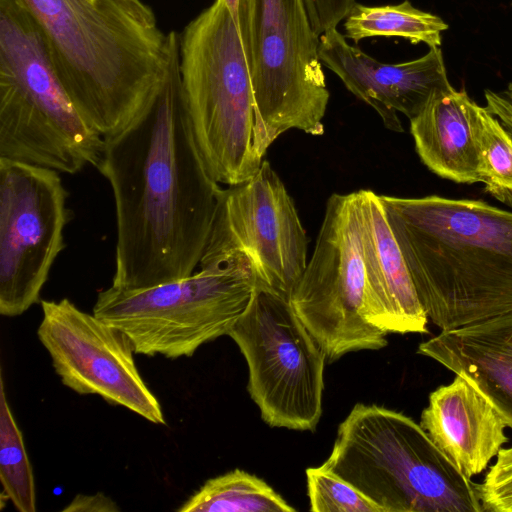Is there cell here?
<instances>
[{
  "mask_svg": "<svg viewBox=\"0 0 512 512\" xmlns=\"http://www.w3.org/2000/svg\"><path fill=\"white\" fill-rule=\"evenodd\" d=\"M97 169L115 202L111 286L144 289L193 274L209 241L222 188L191 126L178 34L163 87L127 126L104 137Z\"/></svg>",
  "mask_w": 512,
  "mask_h": 512,
  "instance_id": "1",
  "label": "cell"
},
{
  "mask_svg": "<svg viewBox=\"0 0 512 512\" xmlns=\"http://www.w3.org/2000/svg\"><path fill=\"white\" fill-rule=\"evenodd\" d=\"M78 112L101 136L127 126L158 95L176 32L141 0H22Z\"/></svg>",
  "mask_w": 512,
  "mask_h": 512,
  "instance_id": "2",
  "label": "cell"
},
{
  "mask_svg": "<svg viewBox=\"0 0 512 512\" xmlns=\"http://www.w3.org/2000/svg\"><path fill=\"white\" fill-rule=\"evenodd\" d=\"M380 200L433 324L446 330L512 311V212L438 195Z\"/></svg>",
  "mask_w": 512,
  "mask_h": 512,
  "instance_id": "3",
  "label": "cell"
},
{
  "mask_svg": "<svg viewBox=\"0 0 512 512\" xmlns=\"http://www.w3.org/2000/svg\"><path fill=\"white\" fill-rule=\"evenodd\" d=\"M384 512H484L478 484L401 412L356 404L321 465Z\"/></svg>",
  "mask_w": 512,
  "mask_h": 512,
  "instance_id": "4",
  "label": "cell"
},
{
  "mask_svg": "<svg viewBox=\"0 0 512 512\" xmlns=\"http://www.w3.org/2000/svg\"><path fill=\"white\" fill-rule=\"evenodd\" d=\"M180 74L191 126L219 184L247 180L261 166L254 149L255 101L236 19L223 0L180 36Z\"/></svg>",
  "mask_w": 512,
  "mask_h": 512,
  "instance_id": "5",
  "label": "cell"
},
{
  "mask_svg": "<svg viewBox=\"0 0 512 512\" xmlns=\"http://www.w3.org/2000/svg\"><path fill=\"white\" fill-rule=\"evenodd\" d=\"M237 24L255 101L254 149L283 133L324 134L329 91L304 0H240Z\"/></svg>",
  "mask_w": 512,
  "mask_h": 512,
  "instance_id": "6",
  "label": "cell"
},
{
  "mask_svg": "<svg viewBox=\"0 0 512 512\" xmlns=\"http://www.w3.org/2000/svg\"><path fill=\"white\" fill-rule=\"evenodd\" d=\"M188 277L149 288L99 291L93 314L123 331L135 353L191 357L228 335L245 312L257 280L242 256L199 264Z\"/></svg>",
  "mask_w": 512,
  "mask_h": 512,
  "instance_id": "7",
  "label": "cell"
},
{
  "mask_svg": "<svg viewBox=\"0 0 512 512\" xmlns=\"http://www.w3.org/2000/svg\"><path fill=\"white\" fill-rule=\"evenodd\" d=\"M104 137L76 109L31 26L0 42V158L76 174L97 168Z\"/></svg>",
  "mask_w": 512,
  "mask_h": 512,
  "instance_id": "8",
  "label": "cell"
},
{
  "mask_svg": "<svg viewBox=\"0 0 512 512\" xmlns=\"http://www.w3.org/2000/svg\"><path fill=\"white\" fill-rule=\"evenodd\" d=\"M248 365L247 389L270 427L314 431L326 357L289 300L256 286L228 335Z\"/></svg>",
  "mask_w": 512,
  "mask_h": 512,
  "instance_id": "9",
  "label": "cell"
},
{
  "mask_svg": "<svg viewBox=\"0 0 512 512\" xmlns=\"http://www.w3.org/2000/svg\"><path fill=\"white\" fill-rule=\"evenodd\" d=\"M364 284L357 193H333L312 255L289 297L328 362L387 345V334L362 316Z\"/></svg>",
  "mask_w": 512,
  "mask_h": 512,
  "instance_id": "10",
  "label": "cell"
},
{
  "mask_svg": "<svg viewBox=\"0 0 512 512\" xmlns=\"http://www.w3.org/2000/svg\"><path fill=\"white\" fill-rule=\"evenodd\" d=\"M308 238L284 183L263 160L247 180L221 190L199 264L242 256L257 286L289 300L307 265Z\"/></svg>",
  "mask_w": 512,
  "mask_h": 512,
  "instance_id": "11",
  "label": "cell"
},
{
  "mask_svg": "<svg viewBox=\"0 0 512 512\" xmlns=\"http://www.w3.org/2000/svg\"><path fill=\"white\" fill-rule=\"evenodd\" d=\"M59 172L0 158V314L41 302L72 211Z\"/></svg>",
  "mask_w": 512,
  "mask_h": 512,
  "instance_id": "12",
  "label": "cell"
},
{
  "mask_svg": "<svg viewBox=\"0 0 512 512\" xmlns=\"http://www.w3.org/2000/svg\"><path fill=\"white\" fill-rule=\"evenodd\" d=\"M40 303L43 315L37 336L64 386L166 425L161 405L142 379L134 347L123 331L67 298Z\"/></svg>",
  "mask_w": 512,
  "mask_h": 512,
  "instance_id": "13",
  "label": "cell"
},
{
  "mask_svg": "<svg viewBox=\"0 0 512 512\" xmlns=\"http://www.w3.org/2000/svg\"><path fill=\"white\" fill-rule=\"evenodd\" d=\"M319 58L357 98L371 106L393 132H403L397 112L411 119L449 82L442 50L430 48L414 60L383 63L350 45L337 28L320 35Z\"/></svg>",
  "mask_w": 512,
  "mask_h": 512,
  "instance_id": "14",
  "label": "cell"
},
{
  "mask_svg": "<svg viewBox=\"0 0 512 512\" xmlns=\"http://www.w3.org/2000/svg\"><path fill=\"white\" fill-rule=\"evenodd\" d=\"M365 284L362 316L388 333H428L427 313L388 223L380 195L356 192Z\"/></svg>",
  "mask_w": 512,
  "mask_h": 512,
  "instance_id": "15",
  "label": "cell"
},
{
  "mask_svg": "<svg viewBox=\"0 0 512 512\" xmlns=\"http://www.w3.org/2000/svg\"><path fill=\"white\" fill-rule=\"evenodd\" d=\"M417 353L465 379L512 429V311L441 330Z\"/></svg>",
  "mask_w": 512,
  "mask_h": 512,
  "instance_id": "16",
  "label": "cell"
},
{
  "mask_svg": "<svg viewBox=\"0 0 512 512\" xmlns=\"http://www.w3.org/2000/svg\"><path fill=\"white\" fill-rule=\"evenodd\" d=\"M421 427L466 477L482 473L508 441L507 427L491 404L460 376L429 395Z\"/></svg>",
  "mask_w": 512,
  "mask_h": 512,
  "instance_id": "17",
  "label": "cell"
},
{
  "mask_svg": "<svg viewBox=\"0 0 512 512\" xmlns=\"http://www.w3.org/2000/svg\"><path fill=\"white\" fill-rule=\"evenodd\" d=\"M477 103L453 86L437 91L410 120V133L422 163L456 183L480 182Z\"/></svg>",
  "mask_w": 512,
  "mask_h": 512,
  "instance_id": "18",
  "label": "cell"
},
{
  "mask_svg": "<svg viewBox=\"0 0 512 512\" xmlns=\"http://www.w3.org/2000/svg\"><path fill=\"white\" fill-rule=\"evenodd\" d=\"M449 28L439 16L414 7L408 0L394 5L367 6L355 3L345 18V37L358 43L376 36H396L429 48L442 44V32Z\"/></svg>",
  "mask_w": 512,
  "mask_h": 512,
  "instance_id": "19",
  "label": "cell"
},
{
  "mask_svg": "<svg viewBox=\"0 0 512 512\" xmlns=\"http://www.w3.org/2000/svg\"><path fill=\"white\" fill-rule=\"evenodd\" d=\"M179 512H295L265 481L235 469L207 480Z\"/></svg>",
  "mask_w": 512,
  "mask_h": 512,
  "instance_id": "20",
  "label": "cell"
},
{
  "mask_svg": "<svg viewBox=\"0 0 512 512\" xmlns=\"http://www.w3.org/2000/svg\"><path fill=\"white\" fill-rule=\"evenodd\" d=\"M0 481L2 495L19 512L36 511L33 469L25 448L22 431L16 423L0 377Z\"/></svg>",
  "mask_w": 512,
  "mask_h": 512,
  "instance_id": "21",
  "label": "cell"
},
{
  "mask_svg": "<svg viewBox=\"0 0 512 512\" xmlns=\"http://www.w3.org/2000/svg\"><path fill=\"white\" fill-rule=\"evenodd\" d=\"M480 182L499 201L512 205V135L485 106H476Z\"/></svg>",
  "mask_w": 512,
  "mask_h": 512,
  "instance_id": "22",
  "label": "cell"
},
{
  "mask_svg": "<svg viewBox=\"0 0 512 512\" xmlns=\"http://www.w3.org/2000/svg\"><path fill=\"white\" fill-rule=\"evenodd\" d=\"M306 479L310 511L384 512L352 484L323 466L308 468Z\"/></svg>",
  "mask_w": 512,
  "mask_h": 512,
  "instance_id": "23",
  "label": "cell"
},
{
  "mask_svg": "<svg viewBox=\"0 0 512 512\" xmlns=\"http://www.w3.org/2000/svg\"><path fill=\"white\" fill-rule=\"evenodd\" d=\"M478 492L484 511L512 512V447L499 450Z\"/></svg>",
  "mask_w": 512,
  "mask_h": 512,
  "instance_id": "24",
  "label": "cell"
},
{
  "mask_svg": "<svg viewBox=\"0 0 512 512\" xmlns=\"http://www.w3.org/2000/svg\"><path fill=\"white\" fill-rule=\"evenodd\" d=\"M315 32L321 34L337 28L356 3L355 0H304Z\"/></svg>",
  "mask_w": 512,
  "mask_h": 512,
  "instance_id": "25",
  "label": "cell"
},
{
  "mask_svg": "<svg viewBox=\"0 0 512 512\" xmlns=\"http://www.w3.org/2000/svg\"><path fill=\"white\" fill-rule=\"evenodd\" d=\"M484 97L485 107L500 120L505 129L512 135V92L507 89L503 92L486 89Z\"/></svg>",
  "mask_w": 512,
  "mask_h": 512,
  "instance_id": "26",
  "label": "cell"
},
{
  "mask_svg": "<svg viewBox=\"0 0 512 512\" xmlns=\"http://www.w3.org/2000/svg\"><path fill=\"white\" fill-rule=\"evenodd\" d=\"M119 507L101 492L94 495L79 494L63 509V512H117Z\"/></svg>",
  "mask_w": 512,
  "mask_h": 512,
  "instance_id": "27",
  "label": "cell"
},
{
  "mask_svg": "<svg viewBox=\"0 0 512 512\" xmlns=\"http://www.w3.org/2000/svg\"><path fill=\"white\" fill-rule=\"evenodd\" d=\"M226 5L228 6L230 12L234 16V18L237 21V14H238V7H239V1L240 0H223Z\"/></svg>",
  "mask_w": 512,
  "mask_h": 512,
  "instance_id": "28",
  "label": "cell"
},
{
  "mask_svg": "<svg viewBox=\"0 0 512 512\" xmlns=\"http://www.w3.org/2000/svg\"><path fill=\"white\" fill-rule=\"evenodd\" d=\"M507 90L511 91L512 92V83L510 82L508 87H507Z\"/></svg>",
  "mask_w": 512,
  "mask_h": 512,
  "instance_id": "29",
  "label": "cell"
},
{
  "mask_svg": "<svg viewBox=\"0 0 512 512\" xmlns=\"http://www.w3.org/2000/svg\"><path fill=\"white\" fill-rule=\"evenodd\" d=\"M512 83V82H511Z\"/></svg>",
  "mask_w": 512,
  "mask_h": 512,
  "instance_id": "30",
  "label": "cell"
}]
</instances>
